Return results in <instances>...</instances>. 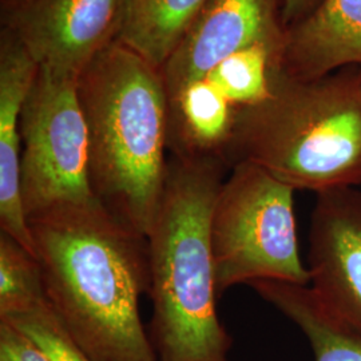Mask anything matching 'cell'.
Listing matches in <instances>:
<instances>
[{
  "mask_svg": "<svg viewBox=\"0 0 361 361\" xmlns=\"http://www.w3.org/2000/svg\"><path fill=\"white\" fill-rule=\"evenodd\" d=\"M46 300L38 259L10 235H0V319Z\"/></svg>",
  "mask_w": 361,
  "mask_h": 361,
  "instance_id": "15",
  "label": "cell"
},
{
  "mask_svg": "<svg viewBox=\"0 0 361 361\" xmlns=\"http://www.w3.org/2000/svg\"><path fill=\"white\" fill-rule=\"evenodd\" d=\"M22 198L26 216L94 198L87 126L77 80L39 70L20 116Z\"/></svg>",
  "mask_w": 361,
  "mask_h": 361,
  "instance_id": "6",
  "label": "cell"
},
{
  "mask_svg": "<svg viewBox=\"0 0 361 361\" xmlns=\"http://www.w3.org/2000/svg\"><path fill=\"white\" fill-rule=\"evenodd\" d=\"M32 337L52 361H92L59 322L47 300L11 317L0 319Z\"/></svg>",
  "mask_w": 361,
  "mask_h": 361,
  "instance_id": "16",
  "label": "cell"
},
{
  "mask_svg": "<svg viewBox=\"0 0 361 361\" xmlns=\"http://www.w3.org/2000/svg\"><path fill=\"white\" fill-rule=\"evenodd\" d=\"M20 1H23V0H1V8L13 6V4H16V3H20Z\"/></svg>",
  "mask_w": 361,
  "mask_h": 361,
  "instance_id": "19",
  "label": "cell"
},
{
  "mask_svg": "<svg viewBox=\"0 0 361 361\" xmlns=\"http://www.w3.org/2000/svg\"><path fill=\"white\" fill-rule=\"evenodd\" d=\"M361 67V0H322L285 30L279 71L296 79H317Z\"/></svg>",
  "mask_w": 361,
  "mask_h": 361,
  "instance_id": "11",
  "label": "cell"
},
{
  "mask_svg": "<svg viewBox=\"0 0 361 361\" xmlns=\"http://www.w3.org/2000/svg\"><path fill=\"white\" fill-rule=\"evenodd\" d=\"M44 296L92 361H158L140 314L150 289L147 237L95 198L27 217Z\"/></svg>",
  "mask_w": 361,
  "mask_h": 361,
  "instance_id": "1",
  "label": "cell"
},
{
  "mask_svg": "<svg viewBox=\"0 0 361 361\" xmlns=\"http://www.w3.org/2000/svg\"><path fill=\"white\" fill-rule=\"evenodd\" d=\"M210 0H126L118 42L161 68Z\"/></svg>",
  "mask_w": 361,
  "mask_h": 361,
  "instance_id": "13",
  "label": "cell"
},
{
  "mask_svg": "<svg viewBox=\"0 0 361 361\" xmlns=\"http://www.w3.org/2000/svg\"><path fill=\"white\" fill-rule=\"evenodd\" d=\"M284 35L280 0H210L161 67L166 95L250 46L268 44L281 51Z\"/></svg>",
  "mask_w": 361,
  "mask_h": 361,
  "instance_id": "9",
  "label": "cell"
},
{
  "mask_svg": "<svg viewBox=\"0 0 361 361\" xmlns=\"http://www.w3.org/2000/svg\"><path fill=\"white\" fill-rule=\"evenodd\" d=\"M310 288L335 320L361 336V189L317 194L312 212Z\"/></svg>",
  "mask_w": 361,
  "mask_h": 361,
  "instance_id": "8",
  "label": "cell"
},
{
  "mask_svg": "<svg viewBox=\"0 0 361 361\" xmlns=\"http://www.w3.org/2000/svg\"><path fill=\"white\" fill-rule=\"evenodd\" d=\"M322 0H280L285 30L308 16Z\"/></svg>",
  "mask_w": 361,
  "mask_h": 361,
  "instance_id": "18",
  "label": "cell"
},
{
  "mask_svg": "<svg viewBox=\"0 0 361 361\" xmlns=\"http://www.w3.org/2000/svg\"><path fill=\"white\" fill-rule=\"evenodd\" d=\"M225 159L295 190L361 189V67L307 80L277 68L269 95L237 111Z\"/></svg>",
  "mask_w": 361,
  "mask_h": 361,
  "instance_id": "4",
  "label": "cell"
},
{
  "mask_svg": "<svg viewBox=\"0 0 361 361\" xmlns=\"http://www.w3.org/2000/svg\"><path fill=\"white\" fill-rule=\"evenodd\" d=\"M310 341L314 361H361V336L335 320L307 285L283 281L250 284Z\"/></svg>",
  "mask_w": 361,
  "mask_h": 361,
  "instance_id": "12",
  "label": "cell"
},
{
  "mask_svg": "<svg viewBox=\"0 0 361 361\" xmlns=\"http://www.w3.org/2000/svg\"><path fill=\"white\" fill-rule=\"evenodd\" d=\"M94 198L147 237L168 170V99L161 68L113 42L78 78Z\"/></svg>",
  "mask_w": 361,
  "mask_h": 361,
  "instance_id": "3",
  "label": "cell"
},
{
  "mask_svg": "<svg viewBox=\"0 0 361 361\" xmlns=\"http://www.w3.org/2000/svg\"><path fill=\"white\" fill-rule=\"evenodd\" d=\"M39 66L10 31L0 32V226L35 256L22 198L20 116Z\"/></svg>",
  "mask_w": 361,
  "mask_h": 361,
  "instance_id": "10",
  "label": "cell"
},
{
  "mask_svg": "<svg viewBox=\"0 0 361 361\" xmlns=\"http://www.w3.org/2000/svg\"><path fill=\"white\" fill-rule=\"evenodd\" d=\"M126 0H23L1 8L10 31L39 70L78 80L116 42Z\"/></svg>",
  "mask_w": 361,
  "mask_h": 361,
  "instance_id": "7",
  "label": "cell"
},
{
  "mask_svg": "<svg viewBox=\"0 0 361 361\" xmlns=\"http://www.w3.org/2000/svg\"><path fill=\"white\" fill-rule=\"evenodd\" d=\"M229 168L222 158L169 157L159 207L147 234L158 361H228L210 240L212 210Z\"/></svg>",
  "mask_w": 361,
  "mask_h": 361,
  "instance_id": "2",
  "label": "cell"
},
{
  "mask_svg": "<svg viewBox=\"0 0 361 361\" xmlns=\"http://www.w3.org/2000/svg\"><path fill=\"white\" fill-rule=\"evenodd\" d=\"M216 197L210 240L219 297L256 281L310 284L297 235L295 189L250 162H237Z\"/></svg>",
  "mask_w": 361,
  "mask_h": 361,
  "instance_id": "5",
  "label": "cell"
},
{
  "mask_svg": "<svg viewBox=\"0 0 361 361\" xmlns=\"http://www.w3.org/2000/svg\"><path fill=\"white\" fill-rule=\"evenodd\" d=\"M279 55L277 47L255 44L233 54L200 80L207 82L238 111L269 95Z\"/></svg>",
  "mask_w": 361,
  "mask_h": 361,
  "instance_id": "14",
  "label": "cell"
},
{
  "mask_svg": "<svg viewBox=\"0 0 361 361\" xmlns=\"http://www.w3.org/2000/svg\"><path fill=\"white\" fill-rule=\"evenodd\" d=\"M0 361H52L38 343L8 320H0Z\"/></svg>",
  "mask_w": 361,
  "mask_h": 361,
  "instance_id": "17",
  "label": "cell"
}]
</instances>
